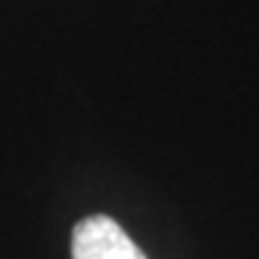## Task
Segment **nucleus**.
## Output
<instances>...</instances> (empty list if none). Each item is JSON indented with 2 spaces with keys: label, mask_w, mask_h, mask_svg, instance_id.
<instances>
[{
  "label": "nucleus",
  "mask_w": 259,
  "mask_h": 259,
  "mask_svg": "<svg viewBox=\"0 0 259 259\" xmlns=\"http://www.w3.org/2000/svg\"><path fill=\"white\" fill-rule=\"evenodd\" d=\"M72 259H146V256L111 217L93 214L74 228Z\"/></svg>",
  "instance_id": "nucleus-1"
}]
</instances>
